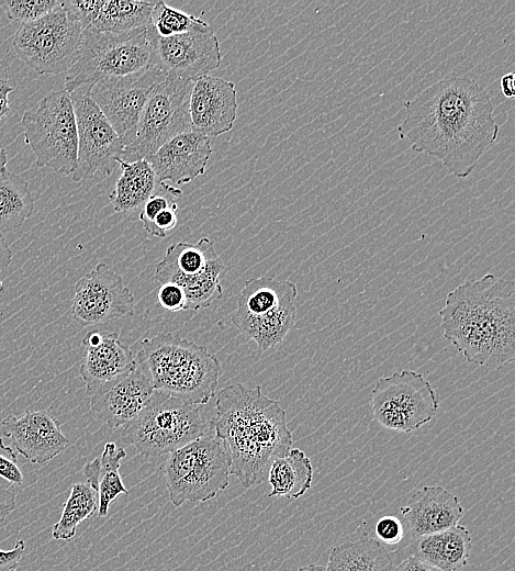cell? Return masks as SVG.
I'll return each mask as SVG.
<instances>
[{"mask_svg": "<svg viewBox=\"0 0 515 571\" xmlns=\"http://www.w3.org/2000/svg\"><path fill=\"white\" fill-rule=\"evenodd\" d=\"M435 390L423 374L402 370L380 377L372 390L371 410L383 427L411 433L428 423L438 410Z\"/></svg>", "mask_w": 515, "mask_h": 571, "instance_id": "13", "label": "cell"}, {"mask_svg": "<svg viewBox=\"0 0 515 571\" xmlns=\"http://www.w3.org/2000/svg\"><path fill=\"white\" fill-rule=\"evenodd\" d=\"M154 391L149 379L136 366L128 374L92 393L90 407L110 428L124 427L145 407Z\"/></svg>", "mask_w": 515, "mask_h": 571, "instance_id": "21", "label": "cell"}, {"mask_svg": "<svg viewBox=\"0 0 515 571\" xmlns=\"http://www.w3.org/2000/svg\"><path fill=\"white\" fill-rule=\"evenodd\" d=\"M147 34L152 49L150 65L169 78L195 81L220 67V43L208 23L169 37L157 36L148 25Z\"/></svg>", "mask_w": 515, "mask_h": 571, "instance_id": "15", "label": "cell"}, {"mask_svg": "<svg viewBox=\"0 0 515 571\" xmlns=\"http://www.w3.org/2000/svg\"><path fill=\"white\" fill-rule=\"evenodd\" d=\"M81 42V26L60 5L36 21L20 24L12 46L36 74L58 75L74 65Z\"/></svg>", "mask_w": 515, "mask_h": 571, "instance_id": "12", "label": "cell"}, {"mask_svg": "<svg viewBox=\"0 0 515 571\" xmlns=\"http://www.w3.org/2000/svg\"><path fill=\"white\" fill-rule=\"evenodd\" d=\"M121 176L109 195L113 209L117 213H127L143 206L154 192L157 180L150 164L145 160L132 163L117 160Z\"/></svg>", "mask_w": 515, "mask_h": 571, "instance_id": "27", "label": "cell"}, {"mask_svg": "<svg viewBox=\"0 0 515 571\" xmlns=\"http://www.w3.org/2000/svg\"><path fill=\"white\" fill-rule=\"evenodd\" d=\"M191 80L167 77L146 102L130 143L124 146L122 160H148L155 152L175 136L192 131L189 101Z\"/></svg>", "mask_w": 515, "mask_h": 571, "instance_id": "10", "label": "cell"}, {"mask_svg": "<svg viewBox=\"0 0 515 571\" xmlns=\"http://www.w3.org/2000/svg\"><path fill=\"white\" fill-rule=\"evenodd\" d=\"M92 86L69 93L75 111L78 152L74 181L92 178L97 172L111 176L122 158L124 144L90 96Z\"/></svg>", "mask_w": 515, "mask_h": 571, "instance_id": "14", "label": "cell"}, {"mask_svg": "<svg viewBox=\"0 0 515 571\" xmlns=\"http://www.w3.org/2000/svg\"><path fill=\"white\" fill-rule=\"evenodd\" d=\"M211 423L228 452L229 474L244 489L264 482L273 460L292 448L284 410L264 394L260 385L234 383L222 389Z\"/></svg>", "mask_w": 515, "mask_h": 571, "instance_id": "3", "label": "cell"}, {"mask_svg": "<svg viewBox=\"0 0 515 571\" xmlns=\"http://www.w3.org/2000/svg\"><path fill=\"white\" fill-rule=\"evenodd\" d=\"M398 126L412 150L439 160L449 173L467 178L496 142L499 125L488 91L467 77L441 79L405 102Z\"/></svg>", "mask_w": 515, "mask_h": 571, "instance_id": "1", "label": "cell"}, {"mask_svg": "<svg viewBox=\"0 0 515 571\" xmlns=\"http://www.w3.org/2000/svg\"><path fill=\"white\" fill-rule=\"evenodd\" d=\"M25 550V541L19 539L11 550L0 549V571H14Z\"/></svg>", "mask_w": 515, "mask_h": 571, "instance_id": "37", "label": "cell"}, {"mask_svg": "<svg viewBox=\"0 0 515 571\" xmlns=\"http://www.w3.org/2000/svg\"><path fill=\"white\" fill-rule=\"evenodd\" d=\"M296 294L292 281L250 278L245 282L231 321L260 351H266L281 343L293 327Z\"/></svg>", "mask_w": 515, "mask_h": 571, "instance_id": "8", "label": "cell"}, {"mask_svg": "<svg viewBox=\"0 0 515 571\" xmlns=\"http://www.w3.org/2000/svg\"><path fill=\"white\" fill-rule=\"evenodd\" d=\"M8 154L0 147V232L20 227L33 213L34 199L27 182L7 168Z\"/></svg>", "mask_w": 515, "mask_h": 571, "instance_id": "28", "label": "cell"}, {"mask_svg": "<svg viewBox=\"0 0 515 571\" xmlns=\"http://www.w3.org/2000/svg\"><path fill=\"white\" fill-rule=\"evenodd\" d=\"M15 493L8 489H0V524L15 510Z\"/></svg>", "mask_w": 515, "mask_h": 571, "instance_id": "38", "label": "cell"}, {"mask_svg": "<svg viewBox=\"0 0 515 571\" xmlns=\"http://www.w3.org/2000/svg\"><path fill=\"white\" fill-rule=\"evenodd\" d=\"M267 479L271 485L268 496L298 499L312 485L313 467L304 451L291 448L290 451L271 463Z\"/></svg>", "mask_w": 515, "mask_h": 571, "instance_id": "29", "label": "cell"}, {"mask_svg": "<svg viewBox=\"0 0 515 571\" xmlns=\"http://www.w3.org/2000/svg\"><path fill=\"white\" fill-rule=\"evenodd\" d=\"M154 3L137 0L101 1L98 14L88 30L122 33L146 29L150 22Z\"/></svg>", "mask_w": 515, "mask_h": 571, "instance_id": "30", "label": "cell"}, {"mask_svg": "<svg viewBox=\"0 0 515 571\" xmlns=\"http://www.w3.org/2000/svg\"><path fill=\"white\" fill-rule=\"evenodd\" d=\"M12 260V251L5 240L4 235L0 232V273L9 267Z\"/></svg>", "mask_w": 515, "mask_h": 571, "instance_id": "41", "label": "cell"}, {"mask_svg": "<svg viewBox=\"0 0 515 571\" xmlns=\"http://www.w3.org/2000/svg\"><path fill=\"white\" fill-rule=\"evenodd\" d=\"M98 510L94 490L86 482L72 484L69 496L64 504L59 520L53 526L54 539L69 540L76 535L78 525L91 517Z\"/></svg>", "mask_w": 515, "mask_h": 571, "instance_id": "31", "label": "cell"}, {"mask_svg": "<svg viewBox=\"0 0 515 571\" xmlns=\"http://www.w3.org/2000/svg\"><path fill=\"white\" fill-rule=\"evenodd\" d=\"M0 428L11 439L13 449L32 463L45 464L69 445L61 423L46 411L10 414L1 421Z\"/></svg>", "mask_w": 515, "mask_h": 571, "instance_id": "18", "label": "cell"}, {"mask_svg": "<svg viewBox=\"0 0 515 571\" xmlns=\"http://www.w3.org/2000/svg\"><path fill=\"white\" fill-rule=\"evenodd\" d=\"M212 155L209 137L190 131L179 134L160 146L147 160L157 182L188 183L205 172Z\"/></svg>", "mask_w": 515, "mask_h": 571, "instance_id": "23", "label": "cell"}, {"mask_svg": "<svg viewBox=\"0 0 515 571\" xmlns=\"http://www.w3.org/2000/svg\"><path fill=\"white\" fill-rule=\"evenodd\" d=\"M515 76L513 72L505 74L501 78V89L503 94L507 99H513L515 97V87H514Z\"/></svg>", "mask_w": 515, "mask_h": 571, "instance_id": "42", "label": "cell"}, {"mask_svg": "<svg viewBox=\"0 0 515 571\" xmlns=\"http://www.w3.org/2000/svg\"><path fill=\"white\" fill-rule=\"evenodd\" d=\"M25 143L33 150L36 166L71 175L77 165L78 136L69 93L54 90L21 119Z\"/></svg>", "mask_w": 515, "mask_h": 571, "instance_id": "9", "label": "cell"}, {"mask_svg": "<svg viewBox=\"0 0 515 571\" xmlns=\"http://www.w3.org/2000/svg\"><path fill=\"white\" fill-rule=\"evenodd\" d=\"M464 513L459 499L440 485L417 489L400 508L401 522L411 539L458 525Z\"/></svg>", "mask_w": 515, "mask_h": 571, "instance_id": "22", "label": "cell"}, {"mask_svg": "<svg viewBox=\"0 0 515 571\" xmlns=\"http://www.w3.org/2000/svg\"><path fill=\"white\" fill-rule=\"evenodd\" d=\"M298 571H328L326 567L320 566V564H307L304 567H301Z\"/></svg>", "mask_w": 515, "mask_h": 571, "instance_id": "43", "label": "cell"}, {"mask_svg": "<svg viewBox=\"0 0 515 571\" xmlns=\"http://www.w3.org/2000/svg\"><path fill=\"white\" fill-rule=\"evenodd\" d=\"M408 545L411 556L443 571H459L467 564L472 549L470 533L461 525L419 536Z\"/></svg>", "mask_w": 515, "mask_h": 571, "instance_id": "24", "label": "cell"}, {"mask_svg": "<svg viewBox=\"0 0 515 571\" xmlns=\"http://www.w3.org/2000/svg\"><path fill=\"white\" fill-rule=\"evenodd\" d=\"M85 349L80 376L90 396L108 382L132 372L136 368L133 351L119 339V334L90 331L81 342Z\"/></svg>", "mask_w": 515, "mask_h": 571, "instance_id": "20", "label": "cell"}, {"mask_svg": "<svg viewBox=\"0 0 515 571\" xmlns=\"http://www.w3.org/2000/svg\"><path fill=\"white\" fill-rule=\"evenodd\" d=\"M135 299L123 277L100 262L75 286L72 317L82 326L131 317Z\"/></svg>", "mask_w": 515, "mask_h": 571, "instance_id": "17", "label": "cell"}, {"mask_svg": "<svg viewBox=\"0 0 515 571\" xmlns=\"http://www.w3.org/2000/svg\"><path fill=\"white\" fill-rule=\"evenodd\" d=\"M125 457L126 451L123 448L117 447L113 441H108L101 457L94 458L83 466L82 473L86 483L97 494V513L100 517L108 515L110 504L116 496L128 493L120 474L121 460Z\"/></svg>", "mask_w": 515, "mask_h": 571, "instance_id": "25", "label": "cell"}, {"mask_svg": "<svg viewBox=\"0 0 515 571\" xmlns=\"http://www.w3.org/2000/svg\"><path fill=\"white\" fill-rule=\"evenodd\" d=\"M376 539L384 545H396L404 536V527L396 516L384 515L373 527Z\"/></svg>", "mask_w": 515, "mask_h": 571, "instance_id": "34", "label": "cell"}, {"mask_svg": "<svg viewBox=\"0 0 515 571\" xmlns=\"http://www.w3.org/2000/svg\"><path fill=\"white\" fill-rule=\"evenodd\" d=\"M61 5L57 0L1 1L0 7L11 21L29 23L53 12Z\"/></svg>", "mask_w": 515, "mask_h": 571, "instance_id": "33", "label": "cell"}, {"mask_svg": "<svg viewBox=\"0 0 515 571\" xmlns=\"http://www.w3.org/2000/svg\"><path fill=\"white\" fill-rule=\"evenodd\" d=\"M444 337L475 366L501 368L515 357V286L486 273L447 293L439 311Z\"/></svg>", "mask_w": 515, "mask_h": 571, "instance_id": "2", "label": "cell"}, {"mask_svg": "<svg viewBox=\"0 0 515 571\" xmlns=\"http://www.w3.org/2000/svg\"><path fill=\"white\" fill-rule=\"evenodd\" d=\"M224 269L214 243L202 237L194 244L179 242L170 245L156 265L154 279L160 284L172 282L180 286L186 294V311H200L222 296L220 275Z\"/></svg>", "mask_w": 515, "mask_h": 571, "instance_id": "11", "label": "cell"}, {"mask_svg": "<svg viewBox=\"0 0 515 571\" xmlns=\"http://www.w3.org/2000/svg\"><path fill=\"white\" fill-rule=\"evenodd\" d=\"M14 90L9 80L0 78V121L11 114L9 94Z\"/></svg>", "mask_w": 515, "mask_h": 571, "instance_id": "40", "label": "cell"}, {"mask_svg": "<svg viewBox=\"0 0 515 571\" xmlns=\"http://www.w3.org/2000/svg\"><path fill=\"white\" fill-rule=\"evenodd\" d=\"M157 300L161 307L169 312L186 311L183 289L172 282L161 283L157 291Z\"/></svg>", "mask_w": 515, "mask_h": 571, "instance_id": "36", "label": "cell"}, {"mask_svg": "<svg viewBox=\"0 0 515 571\" xmlns=\"http://www.w3.org/2000/svg\"><path fill=\"white\" fill-rule=\"evenodd\" d=\"M0 478L12 485H22L23 473L18 464L16 452L0 438Z\"/></svg>", "mask_w": 515, "mask_h": 571, "instance_id": "35", "label": "cell"}, {"mask_svg": "<svg viewBox=\"0 0 515 571\" xmlns=\"http://www.w3.org/2000/svg\"><path fill=\"white\" fill-rule=\"evenodd\" d=\"M136 366L157 392L187 404H206L215 393L221 362L205 346L172 333L144 338Z\"/></svg>", "mask_w": 515, "mask_h": 571, "instance_id": "4", "label": "cell"}, {"mask_svg": "<svg viewBox=\"0 0 515 571\" xmlns=\"http://www.w3.org/2000/svg\"><path fill=\"white\" fill-rule=\"evenodd\" d=\"M393 571H443L413 556L403 560Z\"/></svg>", "mask_w": 515, "mask_h": 571, "instance_id": "39", "label": "cell"}, {"mask_svg": "<svg viewBox=\"0 0 515 571\" xmlns=\"http://www.w3.org/2000/svg\"><path fill=\"white\" fill-rule=\"evenodd\" d=\"M168 455L166 486L176 507L209 501L228 486L229 456L211 422L205 434Z\"/></svg>", "mask_w": 515, "mask_h": 571, "instance_id": "5", "label": "cell"}, {"mask_svg": "<svg viewBox=\"0 0 515 571\" xmlns=\"http://www.w3.org/2000/svg\"><path fill=\"white\" fill-rule=\"evenodd\" d=\"M237 108L232 81L209 75L193 81L189 101L192 131L209 138L228 132L236 120Z\"/></svg>", "mask_w": 515, "mask_h": 571, "instance_id": "19", "label": "cell"}, {"mask_svg": "<svg viewBox=\"0 0 515 571\" xmlns=\"http://www.w3.org/2000/svg\"><path fill=\"white\" fill-rule=\"evenodd\" d=\"M204 23L201 18L169 7L160 0L154 3L149 26L157 36L169 37L187 33Z\"/></svg>", "mask_w": 515, "mask_h": 571, "instance_id": "32", "label": "cell"}, {"mask_svg": "<svg viewBox=\"0 0 515 571\" xmlns=\"http://www.w3.org/2000/svg\"><path fill=\"white\" fill-rule=\"evenodd\" d=\"M152 49L146 29L111 33L82 31V42L64 87L68 93L109 78L134 74L150 65Z\"/></svg>", "mask_w": 515, "mask_h": 571, "instance_id": "7", "label": "cell"}, {"mask_svg": "<svg viewBox=\"0 0 515 571\" xmlns=\"http://www.w3.org/2000/svg\"><path fill=\"white\" fill-rule=\"evenodd\" d=\"M167 76L149 65L134 74L96 82L90 90L94 103L126 146L143 109L155 88Z\"/></svg>", "mask_w": 515, "mask_h": 571, "instance_id": "16", "label": "cell"}, {"mask_svg": "<svg viewBox=\"0 0 515 571\" xmlns=\"http://www.w3.org/2000/svg\"><path fill=\"white\" fill-rule=\"evenodd\" d=\"M328 571H393L390 552L373 537L362 535L335 546L329 556Z\"/></svg>", "mask_w": 515, "mask_h": 571, "instance_id": "26", "label": "cell"}, {"mask_svg": "<svg viewBox=\"0 0 515 571\" xmlns=\"http://www.w3.org/2000/svg\"><path fill=\"white\" fill-rule=\"evenodd\" d=\"M198 405L154 391L145 407L123 427L121 439L145 457L170 454L210 427Z\"/></svg>", "mask_w": 515, "mask_h": 571, "instance_id": "6", "label": "cell"}]
</instances>
